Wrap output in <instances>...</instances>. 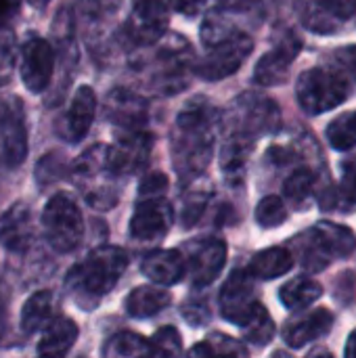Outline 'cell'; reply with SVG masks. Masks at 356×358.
<instances>
[{
	"label": "cell",
	"mask_w": 356,
	"mask_h": 358,
	"mask_svg": "<svg viewBox=\"0 0 356 358\" xmlns=\"http://www.w3.org/2000/svg\"><path fill=\"white\" fill-rule=\"evenodd\" d=\"M287 218V208L283 203L281 197L277 195H269L264 199H260V203L256 206V220L260 227H279L283 224Z\"/></svg>",
	"instance_id": "d6a6232c"
},
{
	"label": "cell",
	"mask_w": 356,
	"mask_h": 358,
	"mask_svg": "<svg viewBox=\"0 0 356 358\" xmlns=\"http://www.w3.org/2000/svg\"><path fill=\"white\" fill-rule=\"evenodd\" d=\"M235 107H237L235 128L231 130L229 136H237V138L252 143L260 134H269L279 128V122H281L279 109L271 99L262 94L245 92L237 99Z\"/></svg>",
	"instance_id": "52a82bcc"
},
{
	"label": "cell",
	"mask_w": 356,
	"mask_h": 358,
	"mask_svg": "<svg viewBox=\"0 0 356 358\" xmlns=\"http://www.w3.org/2000/svg\"><path fill=\"white\" fill-rule=\"evenodd\" d=\"M105 111L111 122L128 130H136L147 122V101L128 88L111 90L105 101Z\"/></svg>",
	"instance_id": "2e32d148"
},
{
	"label": "cell",
	"mask_w": 356,
	"mask_h": 358,
	"mask_svg": "<svg viewBox=\"0 0 356 358\" xmlns=\"http://www.w3.org/2000/svg\"><path fill=\"white\" fill-rule=\"evenodd\" d=\"M243 340L256 346H266L275 336V323L269 315V310L258 302L252 310V315L241 325Z\"/></svg>",
	"instance_id": "f1b7e54d"
},
{
	"label": "cell",
	"mask_w": 356,
	"mask_h": 358,
	"mask_svg": "<svg viewBox=\"0 0 356 358\" xmlns=\"http://www.w3.org/2000/svg\"><path fill=\"white\" fill-rule=\"evenodd\" d=\"M315 182H317V178H315L313 170H308V168H298L296 172H292V174L287 176V180H285V185H283L285 197H287L292 203L302 206V203L313 195Z\"/></svg>",
	"instance_id": "4dcf8cb0"
},
{
	"label": "cell",
	"mask_w": 356,
	"mask_h": 358,
	"mask_svg": "<svg viewBox=\"0 0 356 358\" xmlns=\"http://www.w3.org/2000/svg\"><path fill=\"white\" fill-rule=\"evenodd\" d=\"M103 358H157L151 346V340L143 336L122 331L115 334L103 348Z\"/></svg>",
	"instance_id": "484cf974"
},
{
	"label": "cell",
	"mask_w": 356,
	"mask_h": 358,
	"mask_svg": "<svg viewBox=\"0 0 356 358\" xmlns=\"http://www.w3.org/2000/svg\"><path fill=\"white\" fill-rule=\"evenodd\" d=\"M76 340H78V325L65 317L55 319L50 325H46V329L38 342V357L65 358Z\"/></svg>",
	"instance_id": "44dd1931"
},
{
	"label": "cell",
	"mask_w": 356,
	"mask_h": 358,
	"mask_svg": "<svg viewBox=\"0 0 356 358\" xmlns=\"http://www.w3.org/2000/svg\"><path fill=\"white\" fill-rule=\"evenodd\" d=\"M141 271L157 285H174L187 273V260L180 250H155L143 258Z\"/></svg>",
	"instance_id": "d6986e66"
},
{
	"label": "cell",
	"mask_w": 356,
	"mask_h": 358,
	"mask_svg": "<svg viewBox=\"0 0 356 358\" xmlns=\"http://www.w3.org/2000/svg\"><path fill=\"white\" fill-rule=\"evenodd\" d=\"M15 69V36L10 29H0V86H4Z\"/></svg>",
	"instance_id": "e575fe53"
},
{
	"label": "cell",
	"mask_w": 356,
	"mask_h": 358,
	"mask_svg": "<svg viewBox=\"0 0 356 358\" xmlns=\"http://www.w3.org/2000/svg\"><path fill=\"white\" fill-rule=\"evenodd\" d=\"M2 151L10 166H19L27 155V132L21 115L17 113H6L2 122Z\"/></svg>",
	"instance_id": "cb8c5ba5"
},
{
	"label": "cell",
	"mask_w": 356,
	"mask_h": 358,
	"mask_svg": "<svg viewBox=\"0 0 356 358\" xmlns=\"http://www.w3.org/2000/svg\"><path fill=\"white\" fill-rule=\"evenodd\" d=\"M340 61H342V65L356 78V46H346L340 52Z\"/></svg>",
	"instance_id": "ab89813d"
},
{
	"label": "cell",
	"mask_w": 356,
	"mask_h": 358,
	"mask_svg": "<svg viewBox=\"0 0 356 358\" xmlns=\"http://www.w3.org/2000/svg\"><path fill=\"white\" fill-rule=\"evenodd\" d=\"M187 358H248L245 348L225 334H214L206 342L195 344Z\"/></svg>",
	"instance_id": "83f0119b"
},
{
	"label": "cell",
	"mask_w": 356,
	"mask_h": 358,
	"mask_svg": "<svg viewBox=\"0 0 356 358\" xmlns=\"http://www.w3.org/2000/svg\"><path fill=\"white\" fill-rule=\"evenodd\" d=\"M317 4L336 23L346 21V19H350V17L356 15V0H319Z\"/></svg>",
	"instance_id": "d590c367"
},
{
	"label": "cell",
	"mask_w": 356,
	"mask_h": 358,
	"mask_svg": "<svg viewBox=\"0 0 356 358\" xmlns=\"http://www.w3.org/2000/svg\"><path fill=\"white\" fill-rule=\"evenodd\" d=\"M206 2H208V0H170L172 8L178 10V13H183V15H187V17L199 15V13L204 10Z\"/></svg>",
	"instance_id": "f35d334b"
},
{
	"label": "cell",
	"mask_w": 356,
	"mask_h": 358,
	"mask_svg": "<svg viewBox=\"0 0 356 358\" xmlns=\"http://www.w3.org/2000/svg\"><path fill=\"white\" fill-rule=\"evenodd\" d=\"M31 239V210L25 203H15L0 216V243L13 252H25Z\"/></svg>",
	"instance_id": "ac0fdd59"
},
{
	"label": "cell",
	"mask_w": 356,
	"mask_h": 358,
	"mask_svg": "<svg viewBox=\"0 0 356 358\" xmlns=\"http://www.w3.org/2000/svg\"><path fill=\"white\" fill-rule=\"evenodd\" d=\"M151 346L157 358H178L183 352V338L174 327H162L151 338Z\"/></svg>",
	"instance_id": "836d02e7"
},
{
	"label": "cell",
	"mask_w": 356,
	"mask_h": 358,
	"mask_svg": "<svg viewBox=\"0 0 356 358\" xmlns=\"http://www.w3.org/2000/svg\"><path fill=\"white\" fill-rule=\"evenodd\" d=\"M332 325H334V315L327 308H317L285 325L283 340L292 348H304L306 344L327 336Z\"/></svg>",
	"instance_id": "ffe728a7"
},
{
	"label": "cell",
	"mask_w": 356,
	"mask_h": 358,
	"mask_svg": "<svg viewBox=\"0 0 356 358\" xmlns=\"http://www.w3.org/2000/svg\"><path fill=\"white\" fill-rule=\"evenodd\" d=\"M97 113V94L90 86H80L71 99V105L63 117V136L71 143L82 141L94 120Z\"/></svg>",
	"instance_id": "e0dca14e"
},
{
	"label": "cell",
	"mask_w": 356,
	"mask_h": 358,
	"mask_svg": "<svg viewBox=\"0 0 356 358\" xmlns=\"http://www.w3.org/2000/svg\"><path fill=\"white\" fill-rule=\"evenodd\" d=\"M52 294L50 292H36L21 308V327L25 334H36L38 329H46L52 321Z\"/></svg>",
	"instance_id": "4316f807"
},
{
	"label": "cell",
	"mask_w": 356,
	"mask_h": 358,
	"mask_svg": "<svg viewBox=\"0 0 356 358\" xmlns=\"http://www.w3.org/2000/svg\"><path fill=\"white\" fill-rule=\"evenodd\" d=\"M17 4H19V0H0V19L10 15L17 8Z\"/></svg>",
	"instance_id": "60d3db41"
},
{
	"label": "cell",
	"mask_w": 356,
	"mask_h": 358,
	"mask_svg": "<svg viewBox=\"0 0 356 358\" xmlns=\"http://www.w3.org/2000/svg\"><path fill=\"white\" fill-rule=\"evenodd\" d=\"M256 304L252 275L245 271H235L220 289V315L241 327Z\"/></svg>",
	"instance_id": "5bb4252c"
},
{
	"label": "cell",
	"mask_w": 356,
	"mask_h": 358,
	"mask_svg": "<svg viewBox=\"0 0 356 358\" xmlns=\"http://www.w3.org/2000/svg\"><path fill=\"white\" fill-rule=\"evenodd\" d=\"M344 358H356V329L348 336V342H346V352Z\"/></svg>",
	"instance_id": "b9f144b4"
},
{
	"label": "cell",
	"mask_w": 356,
	"mask_h": 358,
	"mask_svg": "<svg viewBox=\"0 0 356 358\" xmlns=\"http://www.w3.org/2000/svg\"><path fill=\"white\" fill-rule=\"evenodd\" d=\"M342 193L356 201V159H350L342 166Z\"/></svg>",
	"instance_id": "74e56055"
},
{
	"label": "cell",
	"mask_w": 356,
	"mask_h": 358,
	"mask_svg": "<svg viewBox=\"0 0 356 358\" xmlns=\"http://www.w3.org/2000/svg\"><path fill=\"white\" fill-rule=\"evenodd\" d=\"M172 227V206L164 199H143L130 218V235L138 241L164 239Z\"/></svg>",
	"instance_id": "4fadbf2b"
},
{
	"label": "cell",
	"mask_w": 356,
	"mask_h": 358,
	"mask_svg": "<svg viewBox=\"0 0 356 358\" xmlns=\"http://www.w3.org/2000/svg\"><path fill=\"white\" fill-rule=\"evenodd\" d=\"M294 266V256L285 250V248H269L258 252L252 262L248 273L256 279H277L285 273H290Z\"/></svg>",
	"instance_id": "603a6c76"
},
{
	"label": "cell",
	"mask_w": 356,
	"mask_h": 358,
	"mask_svg": "<svg viewBox=\"0 0 356 358\" xmlns=\"http://www.w3.org/2000/svg\"><path fill=\"white\" fill-rule=\"evenodd\" d=\"M172 302V296L153 285H141L132 289L126 298V310L134 319H149L157 313H162Z\"/></svg>",
	"instance_id": "7402d4cb"
},
{
	"label": "cell",
	"mask_w": 356,
	"mask_h": 358,
	"mask_svg": "<svg viewBox=\"0 0 356 358\" xmlns=\"http://www.w3.org/2000/svg\"><path fill=\"white\" fill-rule=\"evenodd\" d=\"M168 189V178L162 172H151L141 180L138 187V201L143 199H157L164 195V191Z\"/></svg>",
	"instance_id": "8d00e7d4"
},
{
	"label": "cell",
	"mask_w": 356,
	"mask_h": 358,
	"mask_svg": "<svg viewBox=\"0 0 356 358\" xmlns=\"http://www.w3.org/2000/svg\"><path fill=\"white\" fill-rule=\"evenodd\" d=\"M252 48H254V40L248 34H235L229 40L212 46L195 67V73L208 82L229 78L243 65Z\"/></svg>",
	"instance_id": "ba28073f"
},
{
	"label": "cell",
	"mask_w": 356,
	"mask_h": 358,
	"mask_svg": "<svg viewBox=\"0 0 356 358\" xmlns=\"http://www.w3.org/2000/svg\"><path fill=\"white\" fill-rule=\"evenodd\" d=\"M296 245L302 256V266L321 271L336 258H348L356 250V239L350 229L323 220L304 235V241H296Z\"/></svg>",
	"instance_id": "5b68a950"
},
{
	"label": "cell",
	"mask_w": 356,
	"mask_h": 358,
	"mask_svg": "<svg viewBox=\"0 0 356 358\" xmlns=\"http://www.w3.org/2000/svg\"><path fill=\"white\" fill-rule=\"evenodd\" d=\"M302 42L294 36H287L281 44L275 46V50H269L260 61L256 63L254 69V82L262 86H277L287 80L292 63L300 55Z\"/></svg>",
	"instance_id": "9a60e30c"
},
{
	"label": "cell",
	"mask_w": 356,
	"mask_h": 358,
	"mask_svg": "<svg viewBox=\"0 0 356 358\" xmlns=\"http://www.w3.org/2000/svg\"><path fill=\"white\" fill-rule=\"evenodd\" d=\"M170 23V15L159 0H141L132 6L126 19V34L134 44L147 46L164 38Z\"/></svg>",
	"instance_id": "9c48e42d"
},
{
	"label": "cell",
	"mask_w": 356,
	"mask_h": 358,
	"mask_svg": "<svg viewBox=\"0 0 356 358\" xmlns=\"http://www.w3.org/2000/svg\"><path fill=\"white\" fill-rule=\"evenodd\" d=\"M187 271L191 275L193 285L206 287L225 268L227 262V243L222 239H199L189 243L187 248Z\"/></svg>",
	"instance_id": "30bf717a"
},
{
	"label": "cell",
	"mask_w": 356,
	"mask_h": 358,
	"mask_svg": "<svg viewBox=\"0 0 356 358\" xmlns=\"http://www.w3.org/2000/svg\"><path fill=\"white\" fill-rule=\"evenodd\" d=\"M55 71V50L38 36H31L21 48V80L29 92H42Z\"/></svg>",
	"instance_id": "8fae6325"
},
{
	"label": "cell",
	"mask_w": 356,
	"mask_h": 358,
	"mask_svg": "<svg viewBox=\"0 0 356 358\" xmlns=\"http://www.w3.org/2000/svg\"><path fill=\"white\" fill-rule=\"evenodd\" d=\"M273 358H292V357H290L287 352H281V350H279V352H275V355H273Z\"/></svg>",
	"instance_id": "f6af8a7d"
},
{
	"label": "cell",
	"mask_w": 356,
	"mask_h": 358,
	"mask_svg": "<svg viewBox=\"0 0 356 358\" xmlns=\"http://www.w3.org/2000/svg\"><path fill=\"white\" fill-rule=\"evenodd\" d=\"M29 2H31L34 6H44V4H46L48 0H29Z\"/></svg>",
	"instance_id": "bcb514c9"
},
{
	"label": "cell",
	"mask_w": 356,
	"mask_h": 358,
	"mask_svg": "<svg viewBox=\"0 0 356 358\" xmlns=\"http://www.w3.org/2000/svg\"><path fill=\"white\" fill-rule=\"evenodd\" d=\"M153 138L141 130H128L109 147V162L118 176L134 174L145 168L149 162Z\"/></svg>",
	"instance_id": "7c38bea8"
},
{
	"label": "cell",
	"mask_w": 356,
	"mask_h": 358,
	"mask_svg": "<svg viewBox=\"0 0 356 358\" xmlns=\"http://www.w3.org/2000/svg\"><path fill=\"white\" fill-rule=\"evenodd\" d=\"M73 180L86 201L97 210H109L118 201V174L109 162V147L94 145L86 149L73 164Z\"/></svg>",
	"instance_id": "3957f363"
},
{
	"label": "cell",
	"mask_w": 356,
	"mask_h": 358,
	"mask_svg": "<svg viewBox=\"0 0 356 358\" xmlns=\"http://www.w3.org/2000/svg\"><path fill=\"white\" fill-rule=\"evenodd\" d=\"M321 296H323L321 283H317L311 277H294L279 292V298H281L283 306L290 308V310L306 308V306L315 304Z\"/></svg>",
	"instance_id": "d4e9b609"
},
{
	"label": "cell",
	"mask_w": 356,
	"mask_h": 358,
	"mask_svg": "<svg viewBox=\"0 0 356 358\" xmlns=\"http://www.w3.org/2000/svg\"><path fill=\"white\" fill-rule=\"evenodd\" d=\"M128 266V254L115 245H101L92 250L84 262L69 271L67 285L71 292L99 300L109 294Z\"/></svg>",
	"instance_id": "7a4b0ae2"
},
{
	"label": "cell",
	"mask_w": 356,
	"mask_h": 358,
	"mask_svg": "<svg viewBox=\"0 0 356 358\" xmlns=\"http://www.w3.org/2000/svg\"><path fill=\"white\" fill-rule=\"evenodd\" d=\"M216 128L218 115L204 96H197L178 113L170 134V149L174 170L183 180H191L208 168L214 153Z\"/></svg>",
	"instance_id": "6da1fadb"
},
{
	"label": "cell",
	"mask_w": 356,
	"mask_h": 358,
	"mask_svg": "<svg viewBox=\"0 0 356 358\" xmlns=\"http://www.w3.org/2000/svg\"><path fill=\"white\" fill-rule=\"evenodd\" d=\"M4 329H6V304L0 298V338L4 336Z\"/></svg>",
	"instance_id": "7bdbcfd3"
},
{
	"label": "cell",
	"mask_w": 356,
	"mask_h": 358,
	"mask_svg": "<svg viewBox=\"0 0 356 358\" xmlns=\"http://www.w3.org/2000/svg\"><path fill=\"white\" fill-rule=\"evenodd\" d=\"M42 224L48 243L61 254L73 252L82 241L84 235L82 212L76 206V201L65 193H57L48 199L42 214Z\"/></svg>",
	"instance_id": "8992f818"
},
{
	"label": "cell",
	"mask_w": 356,
	"mask_h": 358,
	"mask_svg": "<svg viewBox=\"0 0 356 358\" xmlns=\"http://www.w3.org/2000/svg\"><path fill=\"white\" fill-rule=\"evenodd\" d=\"M308 358H334L327 350H317V352H313V355H308Z\"/></svg>",
	"instance_id": "ee69618b"
},
{
	"label": "cell",
	"mask_w": 356,
	"mask_h": 358,
	"mask_svg": "<svg viewBox=\"0 0 356 358\" xmlns=\"http://www.w3.org/2000/svg\"><path fill=\"white\" fill-rule=\"evenodd\" d=\"M327 141L338 151H348L356 145V113H344L327 126Z\"/></svg>",
	"instance_id": "f546056e"
},
{
	"label": "cell",
	"mask_w": 356,
	"mask_h": 358,
	"mask_svg": "<svg viewBox=\"0 0 356 358\" xmlns=\"http://www.w3.org/2000/svg\"><path fill=\"white\" fill-rule=\"evenodd\" d=\"M296 94L306 113L319 115L336 109L348 99L350 82L348 76L338 67H311L300 73Z\"/></svg>",
	"instance_id": "277c9868"
},
{
	"label": "cell",
	"mask_w": 356,
	"mask_h": 358,
	"mask_svg": "<svg viewBox=\"0 0 356 358\" xmlns=\"http://www.w3.org/2000/svg\"><path fill=\"white\" fill-rule=\"evenodd\" d=\"M235 34L237 31H233V25L229 23V19L222 13H210L201 23V40L210 48L225 42V40H229Z\"/></svg>",
	"instance_id": "1f68e13d"
}]
</instances>
